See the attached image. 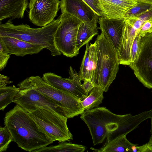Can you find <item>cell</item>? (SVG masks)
Masks as SVG:
<instances>
[{"label": "cell", "mask_w": 152, "mask_h": 152, "mask_svg": "<svg viewBox=\"0 0 152 152\" xmlns=\"http://www.w3.org/2000/svg\"><path fill=\"white\" fill-rule=\"evenodd\" d=\"M69 78H65L54 73L44 74L42 77L47 83L58 89L69 92L83 100L87 96L84 91L78 74L71 66Z\"/></svg>", "instance_id": "cell-11"}, {"label": "cell", "mask_w": 152, "mask_h": 152, "mask_svg": "<svg viewBox=\"0 0 152 152\" xmlns=\"http://www.w3.org/2000/svg\"><path fill=\"white\" fill-rule=\"evenodd\" d=\"M129 66L144 86L152 89V33L142 37L138 55Z\"/></svg>", "instance_id": "cell-9"}, {"label": "cell", "mask_w": 152, "mask_h": 152, "mask_svg": "<svg viewBox=\"0 0 152 152\" xmlns=\"http://www.w3.org/2000/svg\"><path fill=\"white\" fill-rule=\"evenodd\" d=\"M103 16L108 18H124L125 13L136 5V0H99Z\"/></svg>", "instance_id": "cell-16"}, {"label": "cell", "mask_w": 152, "mask_h": 152, "mask_svg": "<svg viewBox=\"0 0 152 152\" xmlns=\"http://www.w3.org/2000/svg\"><path fill=\"white\" fill-rule=\"evenodd\" d=\"M152 33V18L146 20L142 24L138 34L141 37Z\"/></svg>", "instance_id": "cell-27"}, {"label": "cell", "mask_w": 152, "mask_h": 152, "mask_svg": "<svg viewBox=\"0 0 152 152\" xmlns=\"http://www.w3.org/2000/svg\"><path fill=\"white\" fill-rule=\"evenodd\" d=\"M151 134H152V118H151V129H150Z\"/></svg>", "instance_id": "cell-34"}, {"label": "cell", "mask_w": 152, "mask_h": 152, "mask_svg": "<svg viewBox=\"0 0 152 152\" xmlns=\"http://www.w3.org/2000/svg\"><path fill=\"white\" fill-rule=\"evenodd\" d=\"M99 16H103L102 9L99 0H83Z\"/></svg>", "instance_id": "cell-26"}, {"label": "cell", "mask_w": 152, "mask_h": 152, "mask_svg": "<svg viewBox=\"0 0 152 152\" xmlns=\"http://www.w3.org/2000/svg\"><path fill=\"white\" fill-rule=\"evenodd\" d=\"M61 21L59 16L46 26L33 28L27 24L15 25L10 19L4 23H0V36L13 37L38 45L48 49L53 56H60L61 53L56 45L54 37Z\"/></svg>", "instance_id": "cell-3"}, {"label": "cell", "mask_w": 152, "mask_h": 152, "mask_svg": "<svg viewBox=\"0 0 152 152\" xmlns=\"http://www.w3.org/2000/svg\"><path fill=\"white\" fill-rule=\"evenodd\" d=\"M29 18L35 25L46 26L56 16L61 1L59 0H29Z\"/></svg>", "instance_id": "cell-10"}, {"label": "cell", "mask_w": 152, "mask_h": 152, "mask_svg": "<svg viewBox=\"0 0 152 152\" xmlns=\"http://www.w3.org/2000/svg\"><path fill=\"white\" fill-rule=\"evenodd\" d=\"M99 16L91 20L83 22L79 26L77 38L76 48L79 52L80 49L92 40L98 33L97 23Z\"/></svg>", "instance_id": "cell-19"}, {"label": "cell", "mask_w": 152, "mask_h": 152, "mask_svg": "<svg viewBox=\"0 0 152 152\" xmlns=\"http://www.w3.org/2000/svg\"><path fill=\"white\" fill-rule=\"evenodd\" d=\"M94 85L91 80H85L82 84L83 89L87 96L94 87Z\"/></svg>", "instance_id": "cell-29"}, {"label": "cell", "mask_w": 152, "mask_h": 152, "mask_svg": "<svg viewBox=\"0 0 152 152\" xmlns=\"http://www.w3.org/2000/svg\"><path fill=\"white\" fill-rule=\"evenodd\" d=\"M12 142V135L6 126L0 127V152L6 151L10 143Z\"/></svg>", "instance_id": "cell-24"}, {"label": "cell", "mask_w": 152, "mask_h": 152, "mask_svg": "<svg viewBox=\"0 0 152 152\" xmlns=\"http://www.w3.org/2000/svg\"><path fill=\"white\" fill-rule=\"evenodd\" d=\"M28 113L39 128L53 141L61 142L73 140L66 117L48 107L37 106Z\"/></svg>", "instance_id": "cell-5"}, {"label": "cell", "mask_w": 152, "mask_h": 152, "mask_svg": "<svg viewBox=\"0 0 152 152\" xmlns=\"http://www.w3.org/2000/svg\"><path fill=\"white\" fill-rule=\"evenodd\" d=\"M125 20L122 38L116 53L119 65L129 66L131 64L130 53L132 45L140 30Z\"/></svg>", "instance_id": "cell-14"}, {"label": "cell", "mask_w": 152, "mask_h": 152, "mask_svg": "<svg viewBox=\"0 0 152 152\" xmlns=\"http://www.w3.org/2000/svg\"><path fill=\"white\" fill-rule=\"evenodd\" d=\"M10 57V55L5 50L3 45L0 43V70H2L6 66Z\"/></svg>", "instance_id": "cell-28"}, {"label": "cell", "mask_w": 152, "mask_h": 152, "mask_svg": "<svg viewBox=\"0 0 152 152\" xmlns=\"http://www.w3.org/2000/svg\"><path fill=\"white\" fill-rule=\"evenodd\" d=\"M61 13L72 15L83 22L99 16L83 0H61Z\"/></svg>", "instance_id": "cell-15"}, {"label": "cell", "mask_w": 152, "mask_h": 152, "mask_svg": "<svg viewBox=\"0 0 152 152\" xmlns=\"http://www.w3.org/2000/svg\"><path fill=\"white\" fill-rule=\"evenodd\" d=\"M138 152H152V147L145 144L140 146H138Z\"/></svg>", "instance_id": "cell-31"}, {"label": "cell", "mask_w": 152, "mask_h": 152, "mask_svg": "<svg viewBox=\"0 0 152 152\" xmlns=\"http://www.w3.org/2000/svg\"><path fill=\"white\" fill-rule=\"evenodd\" d=\"M98 19L100 25L98 28L103 32L117 52L122 38L125 19L104 16L99 17Z\"/></svg>", "instance_id": "cell-12"}, {"label": "cell", "mask_w": 152, "mask_h": 152, "mask_svg": "<svg viewBox=\"0 0 152 152\" xmlns=\"http://www.w3.org/2000/svg\"><path fill=\"white\" fill-rule=\"evenodd\" d=\"M104 92L100 87L94 86L86 97L81 102L83 110L86 111L98 107L104 99Z\"/></svg>", "instance_id": "cell-21"}, {"label": "cell", "mask_w": 152, "mask_h": 152, "mask_svg": "<svg viewBox=\"0 0 152 152\" xmlns=\"http://www.w3.org/2000/svg\"><path fill=\"white\" fill-rule=\"evenodd\" d=\"M86 49L80 71L78 73L80 80H91L96 64L97 56L95 42L86 45Z\"/></svg>", "instance_id": "cell-18"}, {"label": "cell", "mask_w": 152, "mask_h": 152, "mask_svg": "<svg viewBox=\"0 0 152 152\" xmlns=\"http://www.w3.org/2000/svg\"><path fill=\"white\" fill-rule=\"evenodd\" d=\"M152 9V5L143 2H138L125 14L124 18L125 19L138 16Z\"/></svg>", "instance_id": "cell-23"}, {"label": "cell", "mask_w": 152, "mask_h": 152, "mask_svg": "<svg viewBox=\"0 0 152 152\" xmlns=\"http://www.w3.org/2000/svg\"><path fill=\"white\" fill-rule=\"evenodd\" d=\"M146 144L148 146L152 147V134H151V135L149 138L148 142Z\"/></svg>", "instance_id": "cell-33"}, {"label": "cell", "mask_w": 152, "mask_h": 152, "mask_svg": "<svg viewBox=\"0 0 152 152\" xmlns=\"http://www.w3.org/2000/svg\"><path fill=\"white\" fill-rule=\"evenodd\" d=\"M142 38L138 35L132 43L130 53L131 64L134 62L138 55L140 50Z\"/></svg>", "instance_id": "cell-25"}, {"label": "cell", "mask_w": 152, "mask_h": 152, "mask_svg": "<svg viewBox=\"0 0 152 152\" xmlns=\"http://www.w3.org/2000/svg\"><path fill=\"white\" fill-rule=\"evenodd\" d=\"M20 91L14 85L0 88V110H4L12 102Z\"/></svg>", "instance_id": "cell-22"}, {"label": "cell", "mask_w": 152, "mask_h": 152, "mask_svg": "<svg viewBox=\"0 0 152 152\" xmlns=\"http://www.w3.org/2000/svg\"><path fill=\"white\" fill-rule=\"evenodd\" d=\"M26 80L40 93L60 104L67 111L71 118L85 111L81 104L82 100L74 95L53 86L39 76H32Z\"/></svg>", "instance_id": "cell-6"}, {"label": "cell", "mask_w": 152, "mask_h": 152, "mask_svg": "<svg viewBox=\"0 0 152 152\" xmlns=\"http://www.w3.org/2000/svg\"><path fill=\"white\" fill-rule=\"evenodd\" d=\"M29 0H0V23L4 19L23 18Z\"/></svg>", "instance_id": "cell-17"}, {"label": "cell", "mask_w": 152, "mask_h": 152, "mask_svg": "<svg viewBox=\"0 0 152 152\" xmlns=\"http://www.w3.org/2000/svg\"></svg>", "instance_id": "cell-35"}, {"label": "cell", "mask_w": 152, "mask_h": 152, "mask_svg": "<svg viewBox=\"0 0 152 152\" xmlns=\"http://www.w3.org/2000/svg\"><path fill=\"white\" fill-rule=\"evenodd\" d=\"M126 135L117 137L107 143L100 149H90L99 152H138L137 145L132 143L126 138Z\"/></svg>", "instance_id": "cell-20"}, {"label": "cell", "mask_w": 152, "mask_h": 152, "mask_svg": "<svg viewBox=\"0 0 152 152\" xmlns=\"http://www.w3.org/2000/svg\"><path fill=\"white\" fill-rule=\"evenodd\" d=\"M60 24L55 35L56 45L61 53L72 58L79 53L76 48L78 29L83 22L76 17L66 13H61Z\"/></svg>", "instance_id": "cell-8"}, {"label": "cell", "mask_w": 152, "mask_h": 152, "mask_svg": "<svg viewBox=\"0 0 152 152\" xmlns=\"http://www.w3.org/2000/svg\"><path fill=\"white\" fill-rule=\"evenodd\" d=\"M137 2H143L152 5V0H136Z\"/></svg>", "instance_id": "cell-32"}, {"label": "cell", "mask_w": 152, "mask_h": 152, "mask_svg": "<svg viewBox=\"0 0 152 152\" xmlns=\"http://www.w3.org/2000/svg\"><path fill=\"white\" fill-rule=\"evenodd\" d=\"M10 78L1 74H0V88L6 87L8 84L12 83L9 80Z\"/></svg>", "instance_id": "cell-30"}, {"label": "cell", "mask_w": 152, "mask_h": 152, "mask_svg": "<svg viewBox=\"0 0 152 152\" xmlns=\"http://www.w3.org/2000/svg\"><path fill=\"white\" fill-rule=\"evenodd\" d=\"M4 120L12 142L25 151L34 152L54 142L39 128L29 113L18 104L6 113Z\"/></svg>", "instance_id": "cell-2"}, {"label": "cell", "mask_w": 152, "mask_h": 152, "mask_svg": "<svg viewBox=\"0 0 152 152\" xmlns=\"http://www.w3.org/2000/svg\"><path fill=\"white\" fill-rule=\"evenodd\" d=\"M0 43L8 53L18 56L38 53L45 48L39 45L11 37L0 36Z\"/></svg>", "instance_id": "cell-13"}, {"label": "cell", "mask_w": 152, "mask_h": 152, "mask_svg": "<svg viewBox=\"0 0 152 152\" xmlns=\"http://www.w3.org/2000/svg\"><path fill=\"white\" fill-rule=\"evenodd\" d=\"M94 42L97 59L91 80L94 86H99L107 92L118 71L119 64L117 53L102 31Z\"/></svg>", "instance_id": "cell-4"}, {"label": "cell", "mask_w": 152, "mask_h": 152, "mask_svg": "<svg viewBox=\"0 0 152 152\" xmlns=\"http://www.w3.org/2000/svg\"><path fill=\"white\" fill-rule=\"evenodd\" d=\"M152 118V109L139 114L119 115L104 107L85 111L80 118L87 126L94 146L127 135L145 120Z\"/></svg>", "instance_id": "cell-1"}, {"label": "cell", "mask_w": 152, "mask_h": 152, "mask_svg": "<svg viewBox=\"0 0 152 152\" xmlns=\"http://www.w3.org/2000/svg\"><path fill=\"white\" fill-rule=\"evenodd\" d=\"M20 91L13 102L30 113L34 107H47L68 118H71L66 110L59 103L42 94L25 79L18 85Z\"/></svg>", "instance_id": "cell-7"}]
</instances>
